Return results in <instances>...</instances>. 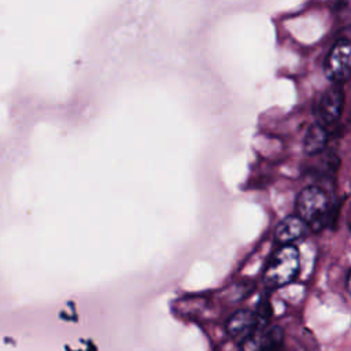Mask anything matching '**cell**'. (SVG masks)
Listing matches in <instances>:
<instances>
[{"label": "cell", "instance_id": "obj_1", "mask_svg": "<svg viewBox=\"0 0 351 351\" xmlns=\"http://www.w3.org/2000/svg\"><path fill=\"white\" fill-rule=\"evenodd\" d=\"M296 215H299L311 232L325 229L333 217L332 202L328 193L317 185L303 188L295 202Z\"/></svg>", "mask_w": 351, "mask_h": 351}, {"label": "cell", "instance_id": "obj_2", "mask_svg": "<svg viewBox=\"0 0 351 351\" xmlns=\"http://www.w3.org/2000/svg\"><path fill=\"white\" fill-rule=\"evenodd\" d=\"M300 266L299 251L293 244L281 245L267 262L263 270V284L267 289H276L292 282Z\"/></svg>", "mask_w": 351, "mask_h": 351}, {"label": "cell", "instance_id": "obj_3", "mask_svg": "<svg viewBox=\"0 0 351 351\" xmlns=\"http://www.w3.org/2000/svg\"><path fill=\"white\" fill-rule=\"evenodd\" d=\"M325 74L333 84H341L351 77V41L339 40L329 51L325 62Z\"/></svg>", "mask_w": 351, "mask_h": 351}, {"label": "cell", "instance_id": "obj_4", "mask_svg": "<svg viewBox=\"0 0 351 351\" xmlns=\"http://www.w3.org/2000/svg\"><path fill=\"white\" fill-rule=\"evenodd\" d=\"M269 319L261 315L258 311L239 310L233 313L226 321V332L236 341L241 343L244 339L254 335L256 330L265 328Z\"/></svg>", "mask_w": 351, "mask_h": 351}, {"label": "cell", "instance_id": "obj_5", "mask_svg": "<svg viewBox=\"0 0 351 351\" xmlns=\"http://www.w3.org/2000/svg\"><path fill=\"white\" fill-rule=\"evenodd\" d=\"M241 351H285L280 326H265L239 343Z\"/></svg>", "mask_w": 351, "mask_h": 351}, {"label": "cell", "instance_id": "obj_6", "mask_svg": "<svg viewBox=\"0 0 351 351\" xmlns=\"http://www.w3.org/2000/svg\"><path fill=\"white\" fill-rule=\"evenodd\" d=\"M344 106V92L339 84L329 88L318 103L319 123L329 128L337 123Z\"/></svg>", "mask_w": 351, "mask_h": 351}, {"label": "cell", "instance_id": "obj_7", "mask_svg": "<svg viewBox=\"0 0 351 351\" xmlns=\"http://www.w3.org/2000/svg\"><path fill=\"white\" fill-rule=\"evenodd\" d=\"M310 229L306 225V222L296 214L293 215H288L285 218H282L277 226L274 228V240L281 244H292L295 241L303 240L307 234H308Z\"/></svg>", "mask_w": 351, "mask_h": 351}, {"label": "cell", "instance_id": "obj_8", "mask_svg": "<svg viewBox=\"0 0 351 351\" xmlns=\"http://www.w3.org/2000/svg\"><path fill=\"white\" fill-rule=\"evenodd\" d=\"M328 128L321 125L319 122L313 125L304 137V151L308 155H317L321 154L328 144Z\"/></svg>", "mask_w": 351, "mask_h": 351}, {"label": "cell", "instance_id": "obj_9", "mask_svg": "<svg viewBox=\"0 0 351 351\" xmlns=\"http://www.w3.org/2000/svg\"><path fill=\"white\" fill-rule=\"evenodd\" d=\"M346 287H347L348 293L351 295V269H350V271H348V274H347V278H346Z\"/></svg>", "mask_w": 351, "mask_h": 351}, {"label": "cell", "instance_id": "obj_10", "mask_svg": "<svg viewBox=\"0 0 351 351\" xmlns=\"http://www.w3.org/2000/svg\"><path fill=\"white\" fill-rule=\"evenodd\" d=\"M350 230H351V223H350Z\"/></svg>", "mask_w": 351, "mask_h": 351}]
</instances>
